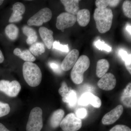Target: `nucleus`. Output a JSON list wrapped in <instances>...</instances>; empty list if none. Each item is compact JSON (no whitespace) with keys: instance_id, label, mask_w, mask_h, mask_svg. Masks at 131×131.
Here are the masks:
<instances>
[{"instance_id":"7","label":"nucleus","mask_w":131,"mask_h":131,"mask_svg":"<svg viewBox=\"0 0 131 131\" xmlns=\"http://www.w3.org/2000/svg\"><path fill=\"white\" fill-rule=\"evenodd\" d=\"M21 85L18 82L7 80L0 81V91L10 97H15L18 94L21 90Z\"/></svg>"},{"instance_id":"33","label":"nucleus","mask_w":131,"mask_h":131,"mask_svg":"<svg viewBox=\"0 0 131 131\" xmlns=\"http://www.w3.org/2000/svg\"><path fill=\"white\" fill-rule=\"evenodd\" d=\"M109 131H131V130L125 125H118L113 127Z\"/></svg>"},{"instance_id":"22","label":"nucleus","mask_w":131,"mask_h":131,"mask_svg":"<svg viewBox=\"0 0 131 131\" xmlns=\"http://www.w3.org/2000/svg\"><path fill=\"white\" fill-rule=\"evenodd\" d=\"M5 32L9 39L12 40H15L18 36L19 28L14 24H9L5 28Z\"/></svg>"},{"instance_id":"25","label":"nucleus","mask_w":131,"mask_h":131,"mask_svg":"<svg viewBox=\"0 0 131 131\" xmlns=\"http://www.w3.org/2000/svg\"><path fill=\"white\" fill-rule=\"evenodd\" d=\"M123 12L125 16L127 18H131V2L130 1H125L122 5Z\"/></svg>"},{"instance_id":"24","label":"nucleus","mask_w":131,"mask_h":131,"mask_svg":"<svg viewBox=\"0 0 131 131\" xmlns=\"http://www.w3.org/2000/svg\"><path fill=\"white\" fill-rule=\"evenodd\" d=\"M119 55L125 62L127 69L131 74V54H129L127 52L123 49H120L118 51Z\"/></svg>"},{"instance_id":"4","label":"nucleus","mask_w":131,"mask_h":131,"mask_svg":"<svg viewBox=\"0 0 131 131\" xmlns=\"http://www.w3.org/2000/svg\"><path fill=\"white\" fill-rule=\"evenodd\" d=\"M42 109L34 107L31 110L26 125L27 131H40L43 126Z\"/></svg>"},{"instance_id":"19","label":"nucleus","mask_w":131,"mask_h":131,"mask_svg":"<svg viewBox=\"0 0 131 131\" xmlns=\"http://www.w3.org/2000/svg\"><path fill=\"white\" fill-rule=\"evenodd\" d=\"M110 67L108 61L105 59H101L97 63L96 75L98 78H101L105 74Z\"/></svg>"},{"instance_id":"2","label":"nucleus","mask_w":131,"mask_h":131,"mask_svg":"<svg viewBox=\"0 0 131 131\" xmlns=\"http://www.w3.org/2000/svg\"><path fill=\"white\" fill-rule=\"evenodd\" d=\"M24 79L29 86H37L41 83L42 73L40 68L32 62H25L22 68Z\"/></svg>"},{"instance_id":"9","label":"nucleus","mask_w":131,"mask_h":131,"mask_svg":"<svg viewBox=\"0 0 131 131\" xmlns=\"http://www.w3.org/2000/svg\"><path fill=\"white\" fill-rule=\"evenodd\" d=\"M124 112V107L118 105L110 112L106 114L102 118V122L104 125H110L115 123L119 119Z\"/></svg>"},{"instance_id":"27","label":"nucleus","mask_w":131,"mask_h":131,"mask_svg":"<svg viewBox=\"0 0 131 131\" xmlns=\"http://www.w3.org/2000/svg\"><path fill=\"white\" fill-rule=\"evenodd\" d=\"M95 47L101 50H105L106 51L111 52L112 51V48L110 46L105 43V42L98 40L95 43Z\"/></svg>"},{"instance_id":"38","label":"nucleus","mask_w":131,"mask_h":131,"mask_svg":"<svg viewBox=\"0 0 131 131\" xmlns=\"http://www.w3.org/2000/svg\"><path fill=\"white\" fill-rule=\"evenodd\" d=\"M126 30L127 31L129 32L130 35H131V25H127L126 26Z\"/></svg>"},{"instance_id":"26","label":"nucleus","mask_w":131,"mask_h":131,"mask_svg":"<svg viewBox=\"0 0 131 131\" xmlns=\"http://www.w3.org/2000/svg\"><path fill=\"white\" fill-rule=\"evenodd\" d=\"M23 33L27 37V38H29L37 35L36 31L31 27L27 26H25L22 28Z\"/></svg>"},{"instance_id":"20","label":"nucleus","mask_w":131,"mask_h":131,"mask_svg":"<svg viewBox=\"0 0 131 131\" xmlns=\"http://www.w3.org/2000/svg\"><path fill=\"white\" fill-rule=\"evenodd\" d=\"M131 83H129L124 89L121 98V102L127 107H131Z\"/></svg>"},{"instance_id":"16","label":"nucleus","mask_w":131,"mask_h":131,"mask_svg":"<svg viewBox=\"0 0 131 131\" xmlns=\"http://www.w3.org/2000/svg\"><path fill=\"white\" fill-rule=\"evenodd\" d=\"M64 111L62 109H59L53 112L50 119V124L52 128L56 129L61 124L64 116Z\"/></svg>"},{"instance_id":"18","label":"nucleus","mask_w":131,"mask_h":131,"mask_svg":"<svg viewBox=\"0 0 131 131\" xmlns=\"http://www.w3.org/2000/svg\"><path fill=\"white\" fill-rule=\"evenodd\" d=\"M13 53L25 62H33L36 60L35 57L28 50L21 51L19 48H16L14 50Z\"/></svg>"},{"instance_id":"3","label":"nucleus","mask_w":131,"mask_h":131,"mask_svg":"<svg viewBox=\"0 0 131 131\" xmlns=\"http://www.w3.org/2000/svg\"><path fill=\"white\" fill-rule=\"evenodd\" d=\"M90 61L88 57L82 55L78 59L71 73V78L73 82L80 84L84 79V73L89 68Z\"/></svg>"},{"instance_id":"36","label":"nucleus","mask_w":131,"mask_h":131,"mask_svg":"<svg viewBox=\"0 0 131 131\" xmlns=\"http://www.w3.org/2000/svg\"><path fill=\"white\" fill-rule=\"evenodd\" d=\"M0 131H11L8 129L2 123H0Z\"/></svg>"},{"instance_id":"32","label":"nucleus","mask_w":131,"mask_h":131,"mask_svg":"<svg viewBox=\"0 0 131 131\" xmlns=\"http://www.w3.org/2000/svg\"><path fill=\"white\" fill-rule=\"evenodd\" d=\"M70 89H71L69 88L67 86L66 83L64 82L62 83V86L59 89V93L62 97L63 98L69 93Z\"/></svg>"},{"instance_id":"35","label":"nucleus","mask_w":131,"mask_h":131,"mask_svg":"<svg viewBox=\"0 0 131 131\" xmlns=\"http://www.w3.org/2000/svg\"><path fill=\"white\" fill-rule=\"evenodd\" d=\"M120 1L118 0H110L109 5L112 7H115L118 6Z\"/></svg>"},{"instance_id":"13","label":"nucleus","mask_w":131,"mask_h":131,"mask_svg":"<svg viewBox=\"0 0 131 131\" xmlns=\"http://www.w3.org/2000/svg\"><path fill=\"white\" fill-rule=\"evenodd\" d=\"M13 13L9 19L10 23L19 22L23 18L22 15L25 12L26 7L22 3L17 2L13 5L12 8Z\"/></svg>"},{"instance_id":"5","label":"nucleus","mask_w":131,"mask_h":131,"mask_svg":"<svg viewBox=\"0 0 131 131\" xmlns=\"http://www.w3.org/2000/svg\"><path fill=\"white\" fill-rule=\"evenodd\" d=\"M52 16L51 10L47 7L44 8L31 17L28 20L27 24L30 26H42L43 23L50 21Z\"/></svg>"},{"instance_id":"30","label":"nucleus","mask_w":131,"mask_h":131,"mask_svg":"<svg viewBox=\"0 0 131 131\" xmlns=\"http://www.w3.org/2000/svg\"><path fill=\"white\" fill-rule=\"evenodd\" d=\"M110 1V0H97L95 2V5L97 8L104 9L109 5Z\"/></svg>"},{"instance_id":"29","label":"nucleus","mask_w":131,"mask_h":131,"mask_svg":"<svg viewBox=\"0 0 131 131\" xmlns=\"http://www.w3.org/2000/svg\"><path fill=\"white\" fill-rule=\"evenodd\" d=\"M52 46L54 49L63 52H68L69 50L68 45L61 44L59 41H54Z\"/></svg>"},{"instance_id":"8","label":"nucleus","mask_w":131,"mask_h":131,"mask_svg":"<svg viewBox=\"0 0 131 131\" xmlns=\"http://www.w3.org/2000/svg\"><path fill=\"white\" fill-rule=\"evenodd\" d=\"M76 21L75 15L67 12H64L57 18L56 26L58 29L63 32L64 29L74 26Z\"/></svg>"},{"instance_id":"11","label":"nucleus","mask_w":131,"mask_h":131,"mask_svg":"<svg viewBox=\"0 0 131 131\" xmlns=\"http://www.w3.org/2000/svg\"><path fill=\"white\" fill-rule=\"evenodd\" d=\"M78 104L80 105L87 106L91 104L94 107L98 108L101 106V99L93 94L88 92L82 95L78 101Z\"/></svg>"},{"instance_id":"6","label":"nucleus","mask_w":131,"mask_h":131,"mask_svg":"<svg viewBox=\"0 0 131 131\" xmlns=\"http://www.w3.org/2000/svg\"><path fill=\"white\" fill-rule=\"evenodd\" d=\"M60 126L63 131H77L82 127V121L74 114L70 113L63 118Z\"/></svg>"},{"instance_id":"12","label":"nucleus","mask_w":131,"mask_h":131,"mask_svg":"<svg viewBox=\"0 0 131 131\" xmlns=\"http://www.w3.org/2000/svg\"><path fill=\"white\" fill-rule=\"evenodd\" d=\"M79 54L80 52L77 49H73L70 52L62 62V69L64 71H68L73 68L78 59Z\"/></svg>"},{"instance_id":"37","label":"nucleus","mask_w":131,"mask_h":131,"mask_svg":"<svg viewBox=\"0 0 131 131\" xmlns=\"http://www.w3.org/2000/svg\"><path fill=\"white\" fill-rule=\"evenodd\" d=\"M4 57L2 52L0 50V63H2L4 61Z\"/></svg>"},{"instance_id":"1","label":"nucleus","mask_w":131,"mask_h":131,"mask_svg":"<svg viewBox=\"0 0 131 131\" xmlns=\"http://www.w3.org/2000/svg\"><path fill=\"white\" fill-rule=\"evenodd\" d=\"M113 17V12L110 8L95 9L94 18L96 23V28L99 32L104 34L109 31L112 27Z\"/></svg>"},{"instance_id":"23","label":"nucleus","mask_w":131,"mask_h":131,"mask_svg":"<svg viewBox=\"0 0 131 131\" xmlns=\"http://www.w3.org/2000/svg\"><path fill=\"white\" fill-rule=\"evenodd\" d=\"M29 51L34 56H37L45 52V45L42 42H36L31 46Z\"/></svg>"},{"instance_id":"15","label":"nucleus","mask_w":131,"mask_h":131,"mask_svg":"<svg viewBox=\"0 0 131 131\" xmlns=\"http://www.w3.org/2000/svg\"><path fill=\"white\" fill-rule=\"evenodd\" d=\"M61 2L64 7L67 13L77 15L80 11L79 2L78 0H61Z\"/></svg>"},{"instance_id":"17","label":"nucleus","mask_w":131,"mask_h":131,"mask_svg":"<svg viewBox=\"0 0 131 131\" xmlns=\"http://www.w3.org/2000/svg\"><path fill=\"white\" fill-rule=\"evenodd\" d=\"M76 17L79 25L84 27L88 25L90 21V12L88 9H81L78 13Z\"/></svg>"},{"instance_id":"10","label":"nucleus","mask_w":131,"mask_h":131,"mask_svg":"<svg viewBox=\"0 0 131 131\" xmlns=\"http://www.w3.org/2000/svg\"><path fill=\"white\" fill-rule=\"evenodd\" d=\"M116 84V80L114 75L111 73H106L101 78L97 83L98 87L106 91H110L114 88Z\"/></svg>"},{"instance_id":"31","label":"nucleus","mask_w":131,"mask_h":131,"mask_svg":"<svg viewBox=\"0 0 131 131\" xmlns=\"http://www.w3.org/2000/svg\"><path fill=\"white\" fill-rule=\"evenodd\" d=\"M49 66L54 72L58 74H60L62 72V68L59 64L56 62H50L49 63Z\"/></svg>"},{"instance_id":"40","label":"nucleus","mask_w":131,"mask_h":131,"mask_svg":"<svg viewBox=\"0 0 131 131\" xmlns=\"http://www.w3.org/2000/svg\"></svg>"},{"instance_id":"34","label":"nucleus","mask_w":131,"mask_h":131,"mask_svg":"<svg viewBox=\"0 0 131 131\" xmlns=\"http://www.w3.org/2000/svg\"><path fill=\"white\" fill-rule=\"evenodd\" d=\"M87 114V110L84 108H79L77 111L76 116L80 119L84 118L86 116Z\"/></svg>"},{"instance_id":"39","label":"nucleus","mask_w":131,"mask_h":131,"mask_svg":"<svg viewBox=\"0 0 131 131\" xmlns=\"http://www.w3.org/2000/svg\"><path fill=\"white\" fill-rule=\"evenodd\" d=\"M3 2H4V1L0 0V6L2 5V3H3Z\"/></svg>"},{"instance_id":"21","label":"nucleus","mask_w":131,"mask_h":131,"mask_svg":"<svg viewBox=\"0 0 131 131\" xmlns=\"http://www.w3.org/2000/svg\"><path fill=\"white\" fill-rule=\"evenodd\" d=\"M62 101L68 104L70 107H73L76 104L77 101V91L71 89L64 97L62 98Z\"/></svg>"},{"instance_id":"28","label":"nucleus","mask_w":131,"mask_h":131,"mask_svg":"<svg viewBox=\"0 0 131 131\" xmlns=\"http://www.w3.org/2000/svg\"><path fill=\"white\" fill-rule=\"evenodd\" d=\"M10 111V107L8 103L0 101V117L8 114Z\"/></svg>"},{"instance_id":"14","label":"nucleus","mask_w":131,"mask_h":131,"mask_svg":"<svg viewBox=\"0 0 131 131\" xmlns=\"http://www.w3.org/2000/svg\"><path fill=\"white\" fill-rule=\"evenodd\" d=\"M39 32L46 46L50 49L54 43L53 31L45 27H41L39 29Z\"/></svg>"}]
</instances>
